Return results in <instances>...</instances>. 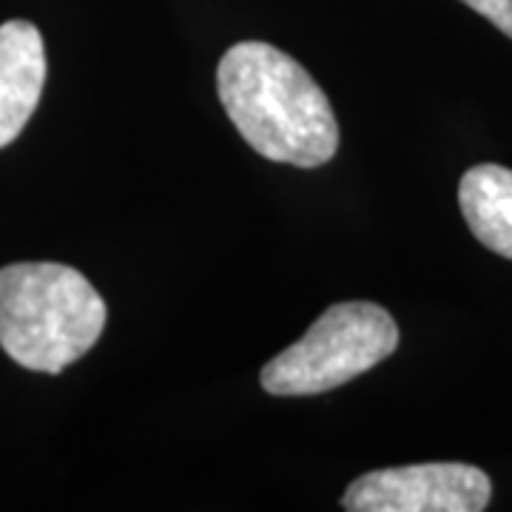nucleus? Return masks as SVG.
<instances>
[{
    "label": "nucleus",
    "instance_id": "nucleus-1",
    "mask_svg": "<svg viewBox=\"0 0 512 512\" xmlns=\"http://www.w3.org/2000/svg\"><path fill=\"white\" fill-rule=\"evenodd\" d=\"M217 92L242 140L274 163L316 168L333 160L339 123L325 92L291 55L242 40L217 69Z\"/></svg>",
    "mask_w": 512,
    "mask_h": 512
},
{
    "label": "nucleus",
    "instance_id": "nucleus-2",
    "mask_svg": "<svg viewBox=\"0 0 512 512\" xmlns=\"http://www.w3.org/2000/svg\"><path fill=\"white\" fill-rule=\"evenodd\" d=\"M106 302L69 265L18 262L0 268V348L26 370L60 373L94 348Z\"/></svg>",
    "mask_w": 512,
    "mask_h": 512
},
{
    "label": "nucleus",
    "instance_id": "nucleus-3",
    "mask_svg": "<svg viewBox=\"0 0 512 512\" xmlns=\"http://www.w3.org/2000/svg\"><path fill=\"white\" fill-rule=\"evenodd\" d=\"M399 348L393 316L376 302H339L311 330L262 367L274 396H316L353 382Z\"/></svg>",
    "mask_w": 512,
    "mask_h": 512
},
{
    "label": "nucleus",
    "instance_id": "nucleus-4",
    "mask_svg": "<svg viewBox=\"0 0 512 512\" xmlns=\"http://www.w3.org/2000/svg\"><path fill=\"white\" fill-rule=\"evenodd\" d=\"M493 484L473 464L441 461L376 470L356 478L345 493L350 512H481Z\"/></svg>",
    "mask_w": 512,
    "mask_h": 512
},
{
    "label": "nucleus",
    "instance_id": "nucleus-5",
    "mask_svg": "<svg viewBox=\"0 0 512 512\" xmlns=\"http://www.w3.org/2000/svg\"><path fill=\"white\" fill-rule=\"evenodd\" d=\"M46 83V49L37 26L9 20L0 26V148L9 146L35 114Z\"/></svg>",
    "mask_w": 512,
    "mask_h": 512
},
{
    "label": "nucleus",
    "instance_id": "nucleus-6",
    "mask_svg": "<svg viewBox=\"0 0 512 512\" xmlns=\"http://www.w3.org/2000/svg\"><path fill=\"white\" fill-rule=\"evenodd\" d=\"M458 205L473 237L512 259V168L495 163L470 168L458 185Z\"/></svg>",
    "mask_w": 512,
    "mask_h": 512
},
{
    "label": "nucleus",
    "instance_id": "nucleus-7",
    "mask_svg": "<svg viewBox=\"0 0 512 512\" xmlns=\"http://www.w3.org/2000/svg\"><path fill=\"white\" fill-rule=\"evenodd\" d=\"M470 9H476L481 18H487L495 29L512 37V0H461Z\"/></svg>",
    "mask_w": 512,
    "mask_h": 512
}]
</instances>
